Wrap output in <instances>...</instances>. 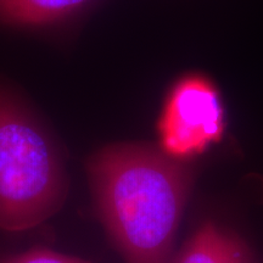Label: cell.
I'll use <instances>...</instances> for the list:
<instances>
[{"label":"cell","instance_id":"cell-1","mask_svg":"<svg viewBox=\"0 0 263 263\" xmlns=\"http://www.w3.org/2000/svg\"><path fill=\"white\" fill-rule=\"evenodd\" d=\"M98 216L127 263H168L190 186L179 160L146 144H116L88 160Z\"/></svg>","mask_w":263,"mask_h":263},{"label":"cell","instance_id":"cell-2","mask_svg":"<svg viewBox=\"0 0 263 263\" xmlns=\"http://www.w3.org/2000/svg\"><path fill=\"white\" fill-rule=\"evenodd\" d=\"M67 178L54 141L24 105L0 91V229L18 233L60 211Z\"/></svg>","mask_w":263,"mask_h":263},{"label":"cell","instance_id":"cell-3","mask_svg":"<svg viewBox=\"0 0 263 263\" xmlns=\"http://www.w3.org/2000/svg\"><path fill=\"white\" fill-rule=\"evenodd\" d=\"M224 110L216 87L188 76L171 89L159 120L161 150L176 160L200 155L224 133Z\"/></svg>","mask_w":263,"mask_h":263},{"label":"cell","instance_id":"cell-4","mask_svg":"<svg viewBox=\"0 0 263 263\" xmlns=\"http://www.w3.org/2000/svg\"><path fill=\"white\" fill-rule=\"evenodd\" d=\"M168 263H252V259L238 238L206 223Z\"/></svg>","mask_w":263,"mask_h":263},{"label":"cell","instance_id":"cell-5","mask_svg":"<svg viewBox=\"0 0 263 263\" xmlns=\"http://www.w3.org/2000/svg\"><path fill=\"white\" fill-rule=\"evenodd\" d=\"M93 0H0V22L41 27L70 17Z\"/></svg>","mask_w":263,"mask_h":263},{"label":"cell","instance_id":"cell-6","mask_svg":"<svg viewBox=\"0 0 263 263\" xmlns=\"http://www.w3.org/2000/svg\"><path fill=\"white\" fill-rule=\"evenodd\" d=\"M0 263H88L74 256L65 255L50 249L34 248L22 254L10 256Z\"/></svg>","mask_w":263,"mask_h":263}]
</instances>
